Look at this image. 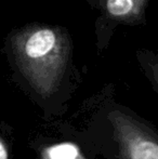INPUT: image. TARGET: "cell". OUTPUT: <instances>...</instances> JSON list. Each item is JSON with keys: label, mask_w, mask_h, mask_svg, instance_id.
Segmentation results:
<instances>
[{"label": "cell", "mask_w": 158, "mask_h": 159, "mask_svg": "<svg viewBox=\"0 0 158 159\" xmlns=\"http://www.w3.org/2000/svg\"><path fill=\"white\" fill-rule=\"evenodd\" d=\"M2 51L15 77L42 100L70 86L76 71L75 44L65 26L30 22L7 34Z\"/></svg>", "instance_id": "1"}, {"label": "cell", "mask_w": 158, "mask_h": 159, "mask_svg": "<svg viewBox=\"0 0 158 159\" xmlns=\"http://www.w3.org/2000/svg\"><path fill=\"white\" fill-rule=\"evenodd\" d=\"M151 0H87L97 13L93 24L94 44L102 51L108 49L120 26L146 25V10Z\"/></svg>", "instance_id": "2"}, {"label": "cell", "mask_w": 158, "mask_h": 159, "mask_svg": "<svg viewBox=\"0 0 158 159\" xmlns=\"http://www.w3.org/2000/svg\"><path fill=\"white\" fill-rule=\"evenodd\" d=\"M122 159H158V139L150 127L120 111L108 115Z\"/></svg>", "instance_id": "3"}, {"label": "cell", "mask_w": 158, "mask_h": 159, "mask_svg": "<svg viewBox=\"0 0 158 159\" xmlns=\"http://www.w3.org/2000/svg\"><path fill=\"white\" fill-rule=\"evenodd\" d=\"M39 159H87L78 145L70 142H63L44 147Z\"/></svg>", "instance_id": "4"}, {"label": "cell", "mask_w": 158, "mask_h": 159, "mask_svg": "<svg viewBox=\"0 0 158 159\" xmlns=\"http://www.w3.org/2000/svg\"><path fill=\"white\" fill-rule=\"evenodd\" d=\"M138 63L152 84L155 91H158V57L155 52L146 49L138 50L135 53Z\"/></svg>", "instance_id": "5"}, {"label": "cell", "mask_w": 158, "mask_h": 159, "mask_svg": "<svg viewBox=\"0 0 158 159\" xmlns=\"http://www.w3.org/2000/svg\"><path fill=\"white\" fill-rule=\"evenodd\" d=\"M0 159H9V151L7 144L0 136Z\"/></svg>", "instance_id": "6"}]
</instances>
